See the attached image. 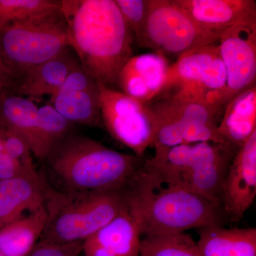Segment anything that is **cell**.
Here are the masks:
<instances>
[{
    "label": "cell",
    "instance_id": "obj_17",
    "mask_svg": "<svg viewBox=\"0 0 256 256\" xmlns=\"http://www.w3.org/2000/svg\"><path fill=\"white\" fill-rule=\"evenodd\" d=\"M44 206L42 176L0 180V229Z\"/></svg>",
    "mask_w": 256,
    "mask_h": 256
},
{
    "label": "cell",
    "instance_id": "obj_14",
    "mask_svg": "<svg viewBox=\"0 0 256 256\" xmlns=\"http://www.w3.org/2000/svg\"><path fill=\"white\" fill-rule=\"evenodd\" d=\"M79 64L76 55L68 47L54 58L25 72L5 88L24 98H38L46 95L52 97Z\"/></svg>",
    "mask_w": 256,
    "mask_h": 256
},
{
    "label": "cell",
    "instance_id": "obj_3",
    "mask_svg": "<svg viewBox=\"0 0 256 256\" xmlns=\"http://www.w3.org/2000/svg\"><path fill=\"white\" fill-rule=\"evenodd\" d=\"M66 191H105L124 188L142 158L124 154L86 136L70 132L46 158Z\"/></svg>",
    "mask_w": 256,
    "mask_h": 256
},
{
    "label": "cell",
    "instance_id": "obj_25",
    "mask_svg": "<svg viewBox=\"0 0 256 256\" xmlns=\"http://www.w3.org/2000/svg\"><path fill=\"white\" fill-rule=\"evenodd\" d=\"M124 21L137 41L146 23L149 0H114Z\"/></svg>",
    "mask_w": 256,
    "mask_h": 256
},
{
    "label": "cell",
    "instance_id": "obj_6",
    "mask_svg": "<svg viewBox=\"0 0 256 256\" xmlns=\"http://www.w3.org/2000/svg\"><path fill=\"white\" fill-rule=\"evenodd\" d=\"M238 150L213 142L182 144L161 159L146 161L176 182L222 206L224 181Z\"/></svg>",
    "mask_w": 256,
    "mask_h": 256
},
{
    "label": "cell",
    "instance_id": "obj_24",
    "mask_svg": "<svg viewBox=\"0 0 256 256\" xmlns=\"http://www.w3.org/2000/svg\"><path fill=\"white\" fill-rule=\"evenodd\" d=\"M5 151L10 158L16 160L23 169L32 176H38L32 158V152L28 142L12 131L1 129Z\"/></svg>",
    "mask_w": 256,
    "mask_h": 256
},
{
    "label": "cell",
    "instance_id": "obj_22",
    "mask_svg": "<svg viewBox=\"0 0 256 256\" xmlns=\"http://www.w3.org/2000/svg\"><path fill=\"white\" fill-rule=\"evenodd\" d=\"M60 8V0H0V28Z\"/></svg>",
    "mask_w": 256,
    "mask_h": 256
},
{
    "label": "cell",
    "instance_id": "obj_27",
    "mask_svg": "<svg viewBox=\"0 0 256 256\" xmlns=\"http://www.w3.org/2000/svg\"><path fill=\"white\" fill-rule=\"evenodd\" d=\"M97 80L92 78L82 68L80 64L68 74L60 90L57 92H74V90H98Z\"/></svg>",
    "mask_w": 256,
    "mask_h": 256
},
{
    "label": "cell",
    "instance_id": "obj_11",
    "mask_svg": "<svg viewBox=\"0 0 256 256\" xmlns=\"http://www.w3.org/2000/svg\"><path fill=\"white\" fill-rule=\"evenodd\" d=\"M256 195V131L237 150L224 181L222 208L234 222L242 218Z\"/></svg>",
    "mask_w": 256,
    "mask_h": 256
},
{
    "label": "cell",
    "instance_id": "obj_18",
    "mask_svg": "<svg viewBox=\"0 0 256 256\" xmlns=\"http://www.w3.org/2000/svg\"><path fill=\"white\" fill-rule=\"evenodd\" d=\"M226 144L239 149L256 131V85L234 97L224 108L218 126Z\"/></svg>",
    "mask_w": 256,
    "mask_h": 256
},
{
    "label": "cell",
    "instance_id": "obj_5",
    "mask_svg": "<svg viewBox=\"0 0 256 256\" xmlns=\"http://www.w3.org/2000/svg\"><path fill=\"white\" fill-rule=\"evenodd\" d=\"M68 47L66 23L60 8L0 28V66L10 84Z\"/></svg>",
    "mask_w": 256,
    "mask_h": 256
},
{
    "label": "cell",
    "instance_id": "obj_30",
    "mask_svg": "<svg viewBox=\"0 0 256 256\" xmlns=\"http://www.w3.org/2000/svg\"><path fill=\"white\" fill-rule=\"evenodd\" d=\"M8 84H9V80L6 78V75L0 66V92L5 87L8 86Z\"/></svg>",
    "mask_w": 256,
    "mask_h": 256
},
{
    "label": "cell",
    "instance_id": "obj_26",
    "mask_svg": "<svg viewBox=\"0 0 256 256\" xmlns=\"http://www.w3.org/2000/svg\"><path fill=\"white\" fill-rule=\"evenodd\" d=\"M226 256H256V229L230 228Z\"/></svg>",
    "mask_w": 256,
    "mask_h": 256
},
{
    "label": "cell",
    "instance_id": "obj_15",
    "mask_svg": "<svg viewBox=\"0 0 256 256\" xmlns=\"http://www.w3.org/2000/svg\"><path fill=\"white\" fill-rule=\"evenodd\" d=\"M141 234L127 207L82 242L86 256H139Z\"/></svg>",
    "mask_w": 256,
    "mask_h": 256
},
{
    "label": "cell",
    "instance_id": "obj_28",
    "mask_svg": "<svg viewBox=\"0 0 256 256\" xmlns=\"http://www.w3.org/2000/svg\"><path fill=\"white\" fill-rule=\"evenodd\" d=\"M82 242L58 244L40 240L26 256H78L82 252Z\"/></svg>",
    "mask_w": 256,
    "mask_h": 256
},
{
    "label": "cell",
    "instance_id": "obj_4",
    "mask_svg": "<svg viewBox=\"0 0 256 256\" xmlns=\"http://www.w3.org/2000/svg\"><path fill=\"white\" fill-rule=\"evenodd\" d=\"M47 214L40 240L84 242L126 207L124 188L105 191H57L42 178ZM38 240V242H40Z\"/></svg>",
    "mask_w": 256,
    "mask_h": 256
},
{
    "label": "cell",
    "instance_id": "obj_10",
    "mask_svg": "<svg viewBox=\"0 0 256 256\" xmlns=\"http://www.w3.org/2000/svg\"><path fill=\"white\" fill-rule=\"evenodd\" d=\"M226 74L225 106L256 85V26L238 25L220 34L218 41Z\"/></svg>",
    "mask_w": 256,
    "mask_h": 256
},
{
    "label": "cell",
    "instance_id": "obj_8",
    "mask_svg": "<svg viewBox=\"0 0 256 256\" xmlns=\"http://www.w3.org/2000/svg\"><path fill=\"white\" fill-rule=\"evenodd\" d=\"M220 36L200 28L174 0H149L146 23L136 42L154 53L180 56L216 43Z\"/></svg>",
    "mask_w": 256,
    "mask_h": 256
},
{
    "label": "cell",
    "instance_id": "obj_19",
    "mask_svg": "<svg viewBox=\"0 0 256 256\" xmlns=\"http://www.w3.org/2000/svg\"><path fill=\"white\" fill-rule=\"evenodd\" d=\"M45 206L0 229V252L4 256H26L40 240L46 227Z\"/></svg>",
    "mask_w": 256,
    "mask_h": 256
},
{
    "label": "cell",
    "instance_id": "obj_23",
    "mask_svg": "<svg viewBox=\"0 0 256 256\" xmlns=\"http://www.w3.org/2000/svg\"><path fill=\"white\" fill-rule=\"evenodd\" d=\"M37 120L46 160L56 146L72 132L74 124L63 117L52 105L38 108Z\"/></svg>",
    "mask_w": 256,
    "mask_h": 256
},
{
    "label": "cell",
    "instance_id": "obj_29",
    "mask_svg": "<svg viewBox=\"0 0 256 256\" xmlns=\"http://www.w3.org/2000/svg\"><path fill=\"white\" fill-rule=\"evenodd\" d=\"M40 174L37 176L28 174L20 163L8 156L4 150L2 131L0 130V180L14 178H40Z\"/></svg>",
    "mask_w": 256,
    "mask_h": 256
},
{
    "label": "cell",
    "instance_id": "obj_31",
    "mask_svg": "<svg viewBox=\"0 0 256 256\" xmlns=\"http://www.w3.org/2000/svg\"><path fill=\"white\" fill-rule=\"evenodd\" d=\"M0 256H4L2 255V254L1 252H0Z\"/></svg>",
    "mask_w": 256,
    "mask_h": 256
},
{
    "label": "cell",
    "instance_id": "obj_13",
    "mask_svg": "<svg viewBox=\"0 0 256 256\" xmlns=\"http://www.w3.org/2000/svg\"><path fill=\"white\" fill-rule=\"evenodd\" d=\"M170 67L164 56L160 54L133 56L120 72V92L148 104L159 94Z\"/></svg>",
    "mask_w": 256,
    "mask_h": 256
},
{
    "label": "cell",
    "instance_id": "obj_20",
    "mask_svg": "<svg viewBox=\"0 0 256 256\" xmlns=\"http://www.w3.org/2000/svg\"><path fill=\"white\" fill-rule=\"evenodd\" d=\"M54 108L72 124L104 128L98 90L58 92L50 97Z\"/></svg>",
    "mask_w": 256,
    "mask_h": 256
},
{
    "label": "cell",
    "instance_id": "obj_7",
    "mask_svg": "<svg viewBox=\"0 0 256 256\" xmlns=\"http://www.w3.org/2000/svg\"><path fill=\"white\" fill-rule=\"evenodd\" d=\"M226 89V74L217 42L178 56L156 98L170 92L168 100L201 102L224 110Z\"/></svg>",
    "mask_w": 256,
    "mask_h": 256
},
{
    "label": "cell",
    "instance_id": "obj_12",
    "mask_svg": "<svg viewBox=\"0 0 256 256\" xmlns=\"http://www.w3.org/2000/svg\"><path fill=\"white\" fill-rule=\"evenodd\" d=\"M205 31L220 35L238 25L256 26L255 0H174Z\"/></svg>",
    "mask_w": 256,
    "mask_h": 256
},
{
    "label": "cell",
    "instance_id": "obj_2",
    "mask_svg": "<svg viewBox=\"0 0 256 256\" xmlns=\"http://www.w3.org/2000/svg\"><path fill=\"white\" fill-rule=\"evenodd\" d=\"M69 47L97 82L117 86L133 56L134 37L114 0H60Z\"/></svg>",
    "mask_w": 256,
    "mask_h": 256
},
{
    "label": "cell",
    "instance_id": "obj_21",
    "mask_svg": "<svg viewBox=\"0 0 256 256\" xmlns=\"http://www.w3.org/2000/svg\"><path fill=\"white\" fill-rule=\"evenodd\" d=\"M139 256H203L188 234L146 236L141 239Z\"/></svg>",
    "mask_w": 256,
    "mask_h": 256
},
{
    "label": "cell",
    "instance_id": "obj_1",
    "mask_svg": "<svg viewBox=\"0 0 256 256\" xmlns=\"http://www.w3.org/2000/svg\"><path fill=\"white\" fill-rule=\"evenodd\" d=\"M126 207L141 236L184 233L220 224L218 204L184 188L144 161L124 188Z\"/></svg>",
    "mask_w": 256,
    "mask_h": 256
},
{
    "label": "cell",
    "instance_id": "obj_9",
    "mask_svg": "<svg viewBox=\"0 0 256 256\" xmlns=\"http://www.w3.org/2000/svg\"><path fill=\"white\" fill-rule=\"evenodd\" d=\"M98 85L104 127L134 156L143 158L156 136V119L152 108L114 88L98 82Z\"/></svg>",
    "mask_w": 256,
    "mask_h": 256
},
{
    "label": "cell",
    "instance_id": "obj_16",
    "mask_svg": "<svg viewBox=\"0 0 256 256\" xmlns=\"http://www.w3.org/2000/svg\"><path fill=\"white\" fill-rule=\"evenodd\" d=\"M38 108L28 98L16 95L5 88L0 92V128L21 136L34 156L45 160L37 120Z\"/></svg>",
    "mask_w": 256,
    "mask_h": 256
}]
</instances>
